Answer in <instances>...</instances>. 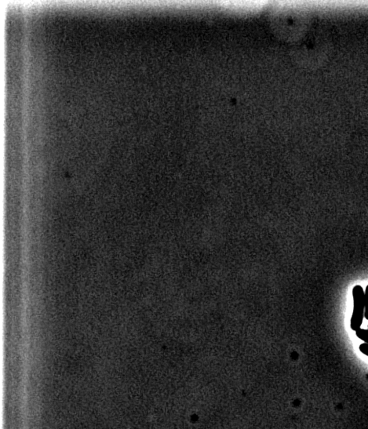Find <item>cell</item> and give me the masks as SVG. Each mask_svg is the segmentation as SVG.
<instances>
[{"mask_svg":"<svg viewBox=\"0 0 368 429\" xmlns=\"http://www.w3.org/2000/svg\"><path fill=\"white\" fill-rule=\"evenodd\" d=\"M353 298V311L351 318V329L354 331L361 328L365 311V293L364 289L360 285L355 286L352 289Z\"/></svg>","mask_w":368,"mask_h":429,"instance_id":"1","label":"cell"},{"mask_svg":"<svg viewBox=\"0 0 368 429\" xmlns=\"http://www.w3.org/2000/svg\"><path fill=\"white\" fill-rule=\"evenodd\" d=\"M356 336L360 340H362L364 343L368 344V329L360 328L358 330H356Z\"/></svg>","mask_w":368,"mask_h":429,"instance_id":"2","label":"cell"},{"mask_svg":"<svg viewBox=\"0 0 368 429\" xmlns=\"http://www.w3.org/2000/svg\"><path fill=\"white\" fill-rule=\"evenodd\" d=\"M365 311H364V318L368 320V285L365 289Z\"/></svg>","mask_w":368,"mask_h":429,"instance_id":"3","label":"cell"},{"mask_svg":"<svg viewBox=\"0 0 368 429\" xmlns=\"http://www.w3.org/2000/svg\"><path fill=\"white\" fill-rule=\"evenodd\" d=\"M359 349H360V352H361V353L364 354V355H367V356H368V344H361V345H360V347H359Z\"/></svg>","mask_w":368,"mask_h":429,"instance_id":"4","label":"cell"},{"mask_svg":"<svg viewBox=\"0 0 368 429\" xmlns=\"http://www.w3.org/2000/svg\"></svg>","mask_w":368,"mask_h":429,"instance_id":"5","label":"cell"}]
</instances>
